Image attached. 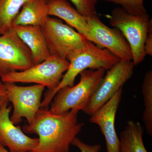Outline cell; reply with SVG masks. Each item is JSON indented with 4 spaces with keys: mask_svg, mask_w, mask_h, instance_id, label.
Returning <instances> with one entry per match:
<instances>
[{
    "mask_svg": "<svg viewBox=\"0 0 152 152\" xmlns=\"http://www.w3.org/2000/svg\"><path fill=\"white\" fill-rule=\"evenodd\" d=\"M78 113L70 110L55 114L48 109H40L33 122L23 127L24 132L39 136L38 145L29 152H69L73 141L84 126L79 122Z\"/></svg>",
    "mask_w": 152,
    "mask_h": 152,
    "instance_id": "obj_1",
    "label": "cell"
},
{
    "mask_svg": "<svg viewBox=\"0 0 152 152\" xmlns=\"http://www.w3.org/2000/svg\"><path fill=\"white\" fill-rule=\"evenodd\" d=\"M143 129L138 122L128 121L121 133V152H148L143 141Z\"/></svg>",
    "mask_w": 152,
    "mask_h": 152,
    "instance_id": "obj_16",
    "label": "cell"
},
{
    "mask_svg": "<svg viewBox=\"0 0 152 152\" xmlns=\"http://www.w3.org/2000/svg\"><path fill=\"white\" fill-rule=\"evenodd\" d=\"M112 26L119 30L128 42L132 54L133 64L137 66L144 61L145 44L149 33L152 32V20L148 14L137 15L115 8L109 18Z\"/></svg>",
    "mask_w": 152,
    "mask_h": 152,
    "instance_id": "obj_4",
    "label": "cell"
},
{
    "mask_svg": "<svg viewBox=\"0 0 152 152\" xmlns=\"http://www.w3.org/2000/svg\"><path fill=\"white\" fill-rule=\"evenodd\" d=\"M48 17L46 0H30L22 7L13 26H42Z\"/></svg>",
    "mask_w": 152,
    "mask_h": 152,
    "instance_id": "obj_15",
    "label": "cell"
},
{
    "mask_svg": "<svg viewBox=\"0 0 152 152\" xmlns=\"http://www.w3.org/2000/svg\"><path fill=\"white\" fill-rule=\"evenodd\" d=\"M142 92L145 106L143 121L147 133L152 135V71L149 70L144 76Z\"/></svg>",
    "mask_w": 152,
    "mask_h": 152,
    "instance_id": "obj_18",
    "label": "cell"
},
{
    "mask_svg": "<svg viewBox=\"0 0 152 152\" xmlns=\"http://www.w3.org/2000/svg\"><path fill=\"white\" fill-rule=\"evenodd\" d=\"M4 84L9 102L14 107L11 121L16 126L25 118L28 124H31L41 109L42 95L45 87L37 84L20 86L12 83Z\"/></svg>",
    "mask_w": 152,
    "mask_h": 152,
    "instance_id": "obj_7",
    "label": "cell"
},
{
    "mask_svg": "<svg viewBox=\"0 0 152 152\" xmlns=\"http://www.w3.org/2000/svg\"><path fill=\"white\" fill-rule=\"evenodd\" d=\"M9 102L5 85L0 80V110L4 106L8 104Z\"/></svg>",
    "mask_w": 152,
    "mask_h": 152,
    "instance_id": "obj_22",
    "label": "cell"
},
{
    "mask_svg": "<svg viewBox=\"0 0 152 152\" xmlns=\"http://www.w3.org/2000/svg\"><path fill=\"white\" fill-rule=\"evenodd\" d=\"M11 108L7 104L0 110V145L7 147L9 152H29L37 146L39 139L28 137L12 123Z\"/></svg>",
    "mask_w": 152,
    "mask_h": 152,
    "instance_id": "obj_12",
    "label": "cell"
},
{
    "mask_svg": "<svg viewBox=\"0 0 152 152\" xmlns=\"http://www.w3.org/2000/svg\"><path fill=\"white\" fill-rule=\"evenodd\" d=\"M13 28L31 51L34 65L42 62L50 56L41 26H13Z\"/></svg>",
    "mask_w": 152,
    "mask_h": 152,
    "instance_id": "obj_13",
    "label": "cell"
},
{
    "mask_svg": "<svg viewBox=\"0 0 152 152\" xmlns=\"http://www.w3.org/2000/svg\"><path fill=\"white\" fill-rule=\"evenodd\" d=\"M34 65L31 51L14 30L0 35V77Z\"/></svg>",
    "mask_w": 152,
    "mask_h": 152,
    "instance_id": "obj_9",
    "label": "cell"
},
{
    "mask_svg": "<svg viewBox=\"0 0 152 152\" xmlns=\"http://www.w3.org/2000/svg\"><path fill=\"white\" fill-rule=\"evenodd\" d=\"M69 62L67 60L50 56L42 62L20 72L11 73L1 78L4 83H33L42 85L53 91L59 84Z\"/></svg>",
    "mask_w": 152,
    "mask_h": 152,
    "instance_id": "obj_6",
    "label": "cell"
},
{
    "mask_svg": "<svg viewBox=\"0 0 152 152\" xmlns=\"http://www.w3.org/2000/svg\"><path fill=\"white\" fill-rule=\"evenodd\" d=\"M41 28L50 56L69 61L85 46L86 38L61 19L49 16Z\"/></svg>",
    "mask_w": 152,
    "mask_h": 152,
    "instance_id": "obj_5",
    "label": "cell"
},
{
    "mask_svg": "<svg viewBox=\"0 0 152 152\" xmlns=\"http://www.w3.org/2000/svg\"><path fill=\"white\" fill-rule=\"evenodd\" d=\"M72 145L77 147L80 151L81 152H99L102 147L99 144L88 145L77 137L74 139Z\"/></svg>",
    "mask_w": 152,
    "mask_h": 152,
    "instance_id": "obj_21",
    "label": "cell"
},
{
    "mask_svg": "<svg viewBox=\"0 0 152 152\" xmlns=\"http://www.w3.org/2000/svg\"><path fill=\"white\" fill-rule=\"evenodd\" d=\"M145 51L146 55L152 56V32L147 36L145 44Z\"/></svg>",
    "mask_w": 152,
    "mask_h": 152,
    "instance_id": "obj_23",
    "label": "cell"
},
{
    "mask_svg": "<svg viewBox=\"0 0 152 152\" xmlns=\"http://www.w3.org/2000/svg\"><path fill=\"white\" fill-rule=\"evenodd\" d=\"M49 16L63 20L89 40L88 26L86 17L81 15L67 0H46Z\"/></svg>",
    "mask_w": 152,
    "mask_h": 152,
    "instance_id": "obj_14",
    "label": "cell"
},
{
    "mask_svg": "<svg viewBox=\"0 0 152 152\" xmlns=\"http://www.w3.org/2000/svg\"><path fill=\"white\" fill-rule=\"evenodd\" d=\"M120 5L122 8L129 13L141 15L147 14L144 5V0H103Z\"/></svg>",
    "mask_w": 152,
    "mask_h": 152,
    "instance_id": "obj_19",
    "label": "cell"
},
{
    "mask_svg": "<svg viewBox=\"0 0 152 152\" xmlns=\"http://www.w3.org/2000/svg\"><path fill=\"white\" fill-rule=\"evenodd\" d=\"M89 41L107 49L122 61L132 60V50L128 42L119 31L109 28L97 15L87 17Z\"/></svg>",
    "mask_w": 152,
    "mask_h": 152,
    "instance_id": "obj_10",
    "label": "cell"
},
{
    "mask_svg": "<svg viewBox=\"0 0 152 152\" xmlns=\"http://www.w3.org/2000/svg\"><path fill=\"white\" fill-rule=\"evenodd\" d=\"M106 71L101 68L82 72L77 84L64 87L57 92L49 110L55 114L63 113L70 110L78 112L83 110L100 84Z\"/></svg>",
    "mask_w": 152,
    "mask_h": 152,
    "instance_id": "obj_3",
    "label": "cell"
},
{
    "mask_svg": "<svg viewBox=\"0 0 152 152\" xmlns=\"http://www.w3.org/2000/svg\"><path fill=\"white\" fill-rule=\"evenodd\" d=\"M0 152H9L6 149L5 147L0 145Z\"/></svg>",
    "mask_w": 152,
    "mask_h": 152,
    "instance_id": "obj_24",
    "label": "cell"
},
{
    "mask_svg": "<svg viewBox=\"0 0 152 152\" xmlns=\"http://www.w3.org/2000/svg\"><path fill=\"white\" fill-rule=\"evenodd\" d=\"M30 0H0V35L13 31V23L22 7Z\"/></svg>",
    "mask_w": 152,
    "mask_h": 152,
    "instance_id": "obj_17",
    "label": "cell"
},
{
    "mask_svg": "<svg viewBox=\"0 0 152 152\" xmlns=\"http://www.w3.org/2000/svg\"><path fill=\"white\" fill-rule=\"evenodd\" d=\"M81 15L86 18L96 15L98 0H69Z\"/></svg>",
    "mask_w": 152,
    "mask_h": 152,
    "instance_id": "obj_20",
    "label": "cell"
},
{
    "mask_svg": "<svg viewBox=\"0 0 152 152\" xmlns=\"http://www.w3.org/2000/svg\"><path fill=\"white\" fill-rule=\"evenodd\" d=\"M134 65L131 61H120L107 71L102 80L83 111L91 116L105 104L131 78Z\"/></svg>",
    "mask_w": 152,
    "mask_h": 152,
    "instance_id": "obj_8",
    "label": "cell"
},
{
    "mask_svg": "<svg viewBox=\"0 0 152 152\" xmlns=\"http://www.w3.org/2000/svg\"><path fill=\"white\" fill-rule=\"evenodd\" d=\"M120 60L107 49L102 48L87 40L84 48L69 61L67 70L58 87L47 91L41 103V108L48 109L57 92L66 86L75 85L76 78L83 71L103 68L108 70Z\"/></svg>",
    "mask_w": 152,
    "mask_h": 152,
    "instance_id": "obj_2",
    "label": "cell"
},
{
    "mask_svg": "<svg viewBox=\"0 0 152 152\" xmlns=\"http://www.w3.org/2000/svg\"><path fill=\"white\" fill-rule=\"evenodd\" d=\"M122 91L121 88L89 119L90 122L97 125L100 128L105 139L107 152H121L120 140L115 128V119Z\"/></svg>",
    "mask_w": 152,
    "mask_h": 152,
    "instance_id": "obj_11",
    "label": "cell"
}]
</instances>
